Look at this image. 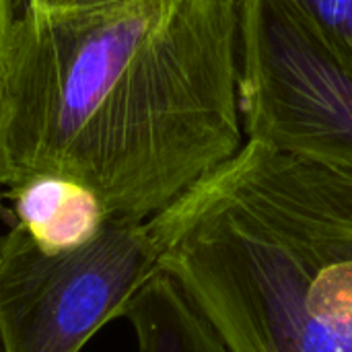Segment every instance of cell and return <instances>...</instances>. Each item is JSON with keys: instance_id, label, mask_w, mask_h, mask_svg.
Here are the masks:
<instances>
[{"instance_id": "1", "label": "cell", "mask_w": 352, "mask_h": 352, "mask_svg": "<svg viewBox=\"0 0 352 352\" xmlns=\"http://www.w3.org/2000/svg\"><path fill=\"white\" fill-rule=\"evenodd\" d=\"M241 0L21 8L0 68V186L64 175L142 223L245 142Z\"/></svg>"}, {"instance_id": "2", "label": "cell", "mask_w": 352, "mask_h": 352, "mask_svg": "<svg viewBox=\"0 0 352 352\" xmlns=\"http://www.w3.org/2000/svg\"><path fill=\"white\" fill-rule=\"evenodd\" d=\"M148 225L231 352H352V165L245 138Z\"/></svg>"}, {"instance_id": "3", "label": "cell", "mask_w": 352, "mask_h": 352, "mask_svg": "<svg viewBox=\"0 0 352 352\" xmlns=\"http://www.w3.org/2000/svg\"><path fill=\"white\" fill-rule=\"evenodd\" d=\"M148 221H107L85 245L41 250L16 223L0 235V352H80L159 272Z\"/></svg>"}, {"instance_id": "4", "label": "cell", "mask_w": 352, "mask_h": 352, "mask_svg": "<svg viewBox=\"0 0 352 352\" xmlns=\"http://www.w3.org/2000/svg\"><path fill=\"white\" fill-rule=\"evenodd\" d=\"M239 109L245 138L352 165V74L291 0L239 2Z\"/></svg>"}, {"instance_id": "5", "label": "cell", "mask_w": 352, "mask_h": 352, "mask_svg": "<svg viewBox=\"0 0 352 352\" xmlns=\"http://www.w3.org/2000/svg\"><path fill=\"white\" fill-rule=\"evenodd\" d=\"M16 225L45 252L74 250L109 221L97 194L64 175H33L8 188Z\"/></svg>"}, {"instance_id": "6", "label": "cell", "mask_w": 352, "mask_h": 352, "mask_svg": "<svg viewBox=\"0 0 352 352\" xmlns=\"http://www.w3.org/2000/svg\"><path fill=\"white\" fill-rule=\"evenodd\" d=\"M122 318L134 328L138 352H231L163 270L140 287Z\"/></svg>"}, {"instance_id": "7", "label": "cell", "mask_w": 352, "mask_h": 352, "mask_svg": "<svg viewBox=\"0 0 352 352\" xmlns=\"http://www.w3.org/2000/svg\"><path fill=\"white\" fill-rule=\"evenodd\" d=\"M328 54L352 74V0H291Z\"/></svg>"}, {"instance_id": "8", "label": "cell", "mask_w": 352, "mask_h": 352, "mask_svg": "<svg viewBox=\"0 0 352 352\" xmlns=\"http://www.w3.org/2000/svg\"><path fill=\"white\" fill-rule=\"evenodd\" d=\"M116 0H25L23 8L39 12V14H52V12H68V10H80V8H93Z\"/></svg>"}, {"instance_id": "9", "label": "cell", "mask_w": 352, "mask_h": 352, "mask_svg": "<svg viewBox=\"0 0 352 352\" xmlns=\"http://www.w3.org/2000/svg\"><path fill=\"white\" fill-rule=\"evenodd\" d=\"M16 10H14V0H0V68L4 62V54H6V45L10 39V31L12 25L16 21Z\"/></svg>"}]
</instances>
